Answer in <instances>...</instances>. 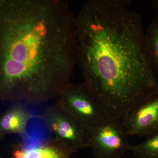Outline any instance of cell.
I'll return each mask as SVG.
<instances>
[{"label":"cell","instance_id":"6da1fadb","mask_svg":"<svg viewBox=\"0 0 158 158\" xmlns=\"http://www.w3.org/2000/svg\"><path fill=\"white\" fill-rule=\"evenodd\" d=\"M77 62L74 19L61 0H0V101L57 98Z\"/></svg>","mask_w":158,"mask_h":158},{"label":"cell","instance_id":"7a4b0ae2","mask_svg":"<svg viewBox=\"0 0 158 158\" xmlns=\"http://www.w3.org/2000/svg\"><path fill=\"white\" fill-rule=\"evenodd\" d=\"M83 83L107 117L122 120L158 90L141 15L103 0H90L74 19Z\"/></svg>","mask_w":158,"mask_h":158},{"label":"cell","instance_id":"3957f363","mask_svg":"<svg viewBox=\"0 0 158 158\" xmlns=\"http://www.w3.org/2000/svg\"><path fill=\"white\" fill-rule=\"evenodd\" d=\"M56 105L88 130L107 117L84 83L67 84Z\"/></svg>","mask_w":158,"mask_h":158},{"label":"cell","instance_id":"277c9868","mask_svg":"<svg viewBox=\"0 0 158 158\" xmlns=\"http://www.w3.org/2000/svg\"><path fill=\"white\" fill-rule=\"evenodd\" d=\"M129 136L121 120L106 117L89 130V147L95 158H121Z\"/></svg>","mask_w":158,"mask_h":158},{"label":"cell","instance_id":"5b68a950","mask_svg":"<svg viewBox=\"0 0 158 158\" xmlns=\"http://www.w3.org/2000/svg\"><path fill=\"white\" fill-rule=\"evenodd\" d=\"M40 119L51 133L75 152L89 147V130L56 105L49 107Z\"/></svg>","mask_w":158,"mask_h":158},{"label":"cell","instance_id":"8992f818","mask_svg":"<svg viewBox=\"0 0 158 158\" xmlns=\"http://www.w3.org/2000/svg\"><path fill=\"white\" fill-rule=\"evenodd\" d=\"M121 120L129 136L147 138L158 132V90L138 103Z\"/></svg>","mask_w":158,"mask_h":158},{"label":"cell","instance_id":"52a82bcc","mask_svg":"<svg viewBox=\"0 0 158 158\" xmlns=\"http://www.w3.org/2000/svg\"><path fill=\"white\" fill-rule=\"evenodd\" d=\"M41 115L31 113L26 105L18 102L12 104L0 114V139L9 134L23 135L27 133L29 122L34 118H40Z\"/></svg>","mask_w":158,"mask_h":158},{"label":"cell","instance_id":"ba28073f","mask_svg":"<svg viewBox=\"0 0 158 158\" xmlns=\"http://www.w3.org/2000/svg\"><path fill=\"white\" fill-rule=\"evenodd\" d=\"M75 152L59 138L47 139L39 144L14 152L15 158H70Z\"/></svg>","mask_w":158,"mask_h":158},{"label":"cell","instance_id":"9c48e42d","mask_svg":"<svg viewBox=\"0 0 158 158\" xmlns=\"http://www.w3.org/2000/svg\"><path fill=\"white\" fill-rule=\"evenodd\" d=\"M144 42L150 60L158 75V17L148 26L144 33Z\"/></svg>","mask_w":158,"mask_h":158},{"label":"cell","instance_id":"30bf717a","mask_svg":"<svg viewBox=\"0 0 158 158\" xmlns=\"http://www.w3.org/2000/svg\"><path fill=\"white\" fill-rule=\"evenodd\" d=\"M127 150L135 158H158V132L139 144H129Z\"/></svg>","mask_w":158,"mask_h":158},{"label":"cell","instance_id":"8fae6325","mask_svg":"<svg viewBox=\"0 0 158 158\" xmlns=\"http://www.w3.org/2000/svg\"><path fill=\"white\" fill-rule=\"evenodd\" d=\"M105 3L114 7L118 8H126L131 3L130 0H103Z\"/></svg>","mask_w":158,"mask_h":158},{"label":"cell","instance_id":"7c38bea8","mask_svg":"<svg viewBox=\"0 0 158 158\" xmlns=\"http://www.w3.org/2000/svg\"><path fill=\"white\" fill-rule=\"evenodd\" d=\"M153 6L156 11V17H158V0L153 1Z\"/></svg>","mask_w":158,"mask_h":158},{"label":"cell","instance_id":"4fadbf2b","mask_svg":"<svg viewBox=\"0 0 158 158\" xmlns=\"http://www.w3.org/2000/svg\"><path fill=\"white\" fill-rule=\"evenodd\" d=\"M121 158H127V157H123Z\"/></svg>","mask_w":158,"mask_h":158},{"label":"cell","instance_id":"5bb4252c","mask_svg":"<svg viewBox=\"0 0 158 158\" xmlns=\"http://www.w3.org/2000/svg\"><path fill=\"white\" fill-rule=\"evenodd\" d=\"M0 158H1V157H0Z\"/></svg>","mask_w":158,"mask_h":158}]
</instances>
